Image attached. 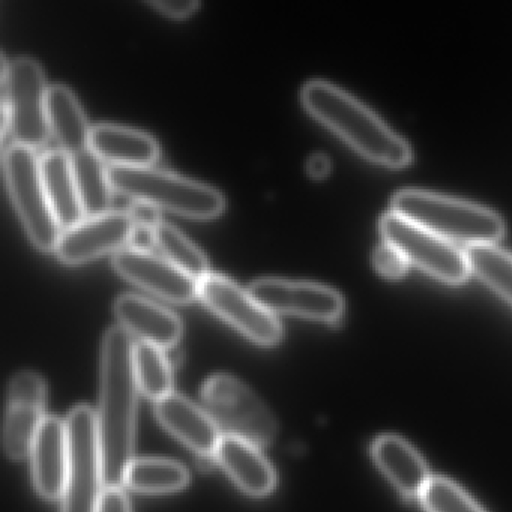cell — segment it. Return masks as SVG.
Returning a JSON list of instances; mask_svg holds the SVG:
<instances>
[{"label":"cell","instance_id":"obj_1","mask_svg":"<svg viewBox=\"0 0 512 512\" xmlns=\"http://www.w3.org/2000/svg\"><path fill=\"white\" fill-rule=\"evenodd\" d=\"M136 344L122 326L109 329L101 349V397L98 413L104 487L124 484L133 461L137 385L134 371Z\"/></svg>","mask_w":512,"mask_h":512},{"label":"cell","instance_id":"obj_2","mask_svg":"<svg viewBox=\"0 0 512 512\" xmlns=\"http://www.w3.org/2000/svg\"><path fill=\"white\" fill-rule=\"evenodd\" d=\"M301 100L314 118L367 160L392 169H401L412 161L409 143L370 107L334 83L310 80L302 86Z\"/></svg>","mask_w":512,"mask_h":512},{"label":"cell","instance_id":"obj_3","mask_svg":"<svg viewBox=\"0 0 512 512\" xmlns=\"http://www.w3.org/2000/svg\"><path fill=\"white\" fill-rule=\"evenodd\" d=\"M392 212L436 233L446 241L469 247L494 245L505 233L502 217L491 209L455 197L422 190L398 191Z\"/></svg>","mask_w":512,"mask_h":512},{"label":"cell","instance_id":"obj_4","mask_svg":"<svg viewBox=\"0 0 512 512\" xmlns=\"http://www.w3.org/2000/svg\"><path fill=\"white\" fill-rule=\"evenodd\" d=\"M109 179L113 190L184 217H217L226 205L217 188L157 167L112 166Z\"/></svg>","mask_w":512,"mask_h":512},{"label":"cell","instance_id":"obj_5","mask_svg":"<svg viewBox=\"0 0 512 512\" xmlns=\"http://www.w3.org/2000/svg\"><path fill=\"white\" fill-rule=\"evenodd\" d=\"M4 173L14 208L35 247L55 250L62 229L56 221L35 149L11 143L4 152Z\"/></svg>","mask_w":512,"mask_h":512},{"label":"cell","instance_id":"obj_6","mask_svg":"<svg viewBox=\"0 0 512 512\" xmlns=\"http://www.w3.org/2000/svg\"><path fill=\"white\" fill-rule=\"evenodd\" d=\"M47 89L43 68L29 56H19L2 79V136L35 149L49 137Z\"/></svg>","mask_w":512,"mask_h":512},{"label":"cell","instance_id":"obj_7","mask_svg":"<svg viewBox=\"0 0 512 512\" xmlns=\"http://www.w3.org/2000/svg\"><path fill=\"white\" fill-rule=\"evenodd\" d=\"M203 404L224 436L265 446L277 434V421L250 388L227 374L211 377L203 386Z\"/></svg>","mask_w":512,"mask_h":512},{"label":"cell","instance_id":"obj_8","mask_svg":"<svg viewBox=\"0 0 512 512\" xmlns=\"http://www.w3.org/2000/svg\"><path fill=\"white\" fill-rule=\"evenodd\" d=\"M65 424L70 461L62 512H95L104 485L97 415L91 407L79 406Z\"/></svg>","mask_w":512,"mask_h":512},{"label":"cell","instance_id":"obj_9","mask_svg":"<svg viewBox=\"0 0 512 512\" xmlns=\"http://www.w3.org/2000/svg\"><path fill=\"white\" fill-rule=\"evenodd\" d=\"M380 233L386 244L400 250L410 265L443 283H464L472 272L466 251L395 212L383 215Z\"/></svg>","mask_w":512,"mask_h":512},{"label":"cell","instance_id":"obj_10","mask_svg":"<svg viewBox=\"0 0 512 512\" xmlns=\"http://www.w3.org/2000/svg\"><path fill=\"white\" fill-rule=\"evenodd\" d=\"M199 298L239 332L262 346H274L283 338V326L248 290L220 274L199 281Z\"/></svg>","mask_w":512,"mask_h":512},{"label":"cell","instance_id":"obj_11","mask_svg":"<svg viewBox=\"0 0 512 512\" xmlns=\"http://www.w3.org/2000/svg\"><path fill=\"white\" fill-rule=\"evenodd\" d=\"M248 292L271 313L293 314L319 322H337L344 313V299L337 290L313 281L259 278Z\"/></svg>","mask_w":512,"mask_h":512},{"label":"cell","instance_id":"obj_12","mask_svg":"<svg viewBox=\"0 0 512 512\" xmlns=\"http://www.w3.org/2000/svg\"><path fill=\"white\" fill-rule=\"evenodd\" d=\"M112 265L125 280L166 301L188 304L199 296V281L176 268L166 257L125 247L113 254Z\"/></svg>","mask_w":512,"mask_h":512},{"label":"cell","instance_id":"obj_13","mask_svg":"<svg viewBox=\"0 0 512 512\" xmlns=\"http://www.w3.org/2000/svg\"><path fill=\"white\" fill-rule=\"evenodd\" d=\"M46 385L32 371H22L11 380L5 416L4 446L8 457L22 460L31 454L44 419Z\"/></svg>","mask_w":512,"mask_h":512},{"label":"cell","instance_id":"obj_14","mask_svg":"<svg viewBox=\"0 0 512 512\" xmlns=\"http://www.w3.org/2000/svg\"><path fill=\"white\" fill-rule=\"evenodd\" d=\"M133 227L127 212L110 211L85 217L76 226L62 230L55 251L62 262L79 265L109 251L121 250Z\"/></svg>","mask_w":512,"mask_h":512},{"label":"cell","instance_id":"obj_15","mask_svg":"<svg viewBox=\"0 0 512 512\" xmlns=\"http://www.w3.org/2000/svg\"><path fill=\"white\" fill-rule=\"evenodd\" d=\"M31 454L38 493L47 500L64 497L70 461L67 424L56 416H46L35 437Z\"/></svg>","mask_w":512,"mask_h":512},{"label":"cell","instance_id":"obj_16","mask_svg":"<svg viewBox=\"0 0 512 512\" xmlns=\"http://www.w3.org/2000/svg\"><path fill=\"white\" fill-rule=\"evenodd\" d=\"M158 421L176 439L202 457H215L223 434L206 410L178 394L167 395L155 404Z\"/></svg>","mask_w":512,"mask_h":512},{"label":"cell","instance_id":"obj_17","mask_svg":"<svg viewBox=\"0 0 512 512\" xmlns=\"http://www.w3.org/2000/svg\"><path fill=\"white\" fill-rule=\"evenodd\" d=\"M122 328L137 335L145 343L169 349L182 335V322L173 311L143 296L125 293L113 305Z\"/></svg>","mask_w":512,"mask_h":512},{"label":"cell","instance_id":"obj_18","mask_svg":"<svg viewBox=\"0 0 512 512\" xmlns=\"http://www.w3.org/2000/svg\"><path fill=\"white\" fill-rule=\"evenodd\" d=\"M371 457L389 482L410 499H419L433 478L421 454L394 434L377 437L371 445Z\"/></svg>","mask_w":512,"mask_h":512},{"label":"cell","instance_id":"obj_19","mask_svg":"<svg viewBox=\"0 0 512 512\" xmlns=\"http://www.w3.org/2000/svg\"><path fill=\"white\" fill-rule=\"evenodd\" d=\"M89 149L113 166H151L160 154L157 140L137 128L116 124L91 127Z\"/></svg>","mask_w":512,"mask_h":512},{"label":"cell","instance_id":"obj_20","mask_svg":"<svg viewBox=\"0 0 512 512\" xmlns=\"http://www.w3.org/2000/svg\"><path fill=\"white\" fill-rule=\"evenodd\" d=\"M215 458L235 484L250 496L262 497L274 490V469L259 446L239 437L223 436Z\"/></svg>","mask_w":512,"mask_h":512},{"label":"cell","instance_id":"obj_21","mask_svg":"<svg viewBox=\"0 0 512 512\" xmlns=\"http://www.w3.org/2000/svg\"><path fill=\"white\" fill-rule=\"evenodd\" d=\"M41 176L49 197L53 214L62 230L70 229L85 218L76 178L73 160L62 149L47 151L40 157Z\"/></svg>","mask_w":512,"mask_h":512},{"label":"cell","instance_id":"obj_22","mask_svg":"<svg viewBox=\"0 0 512 512\" xmlns=\"http://www.w3.org/2000/svg\"><path fill=\"white\" fill-rule=\"evenodd\" d=\"M47 122L50 133L70 157L89 148V128L82 106L68 86L55 83L47 89Z\"/></svg>","mask_w":512,"mask_h":512},{"label":"cell","instance_id":"obj_23","mask_svg":"<svg viewBox=\"0 0 512 512\" xmlns=\"http://www.w3.org/2000/svg\"><path fill=\"white\" fill-rule=\"evenodd\" d=\"M71 160L85 217H97L110 212L113 188L109 169L104 167L103 160L89 148L74 155Z\"/></svg>","mask_w":512,"mask_h":512},{"label":"cell","instance_id":"obj_24","mask_svg":"<svg viewBox=\"0 0 512 512\" xmlns=\"http://www.w3.org/2000/svg\"><path fill=\"white\" fill-rule=\"evenodd\" d=\"M188 470L182 464L163 458L133 460L127 467L124 484L139 493H173L187 487Z\"/></svg>","mask_w":512,"mask_h":512},{"label":"cell","instance_id":"obj_25","mask_svg":"<svg viewBox=\"0 0 512 512\" xmlns=\"http://www.w3.org/2000/svg\"><path fill=\"white\" fill-rule=\"evenodd\" d=\"M134 371L140 391L151 400L160 401L173 394L172 367L161 347L145 341L136 344Z\"/></svg>","mask_w":512,"mask_h":512},{"label":"cell","instance_id":"obj_26","mask_svg":"<svg viewBox=\"0 0 512 512\" xmlns=\"http://www.w3.org/2000/svg\"><path fill=\"white\" fill-rule=\"evenodd\" d=\"M157 248L163 257L194 280L200 281L209 274L205 253L172 224L163 221L157 227Z\"/></svg>","mask_w":512,"mask_h":512},{"label":"cell","instance_id":"obj_27","mask_svg":"<svg viewBox=\"0 0 512 512\" xmlns=\"http://www.w3.org/2000/svg\"><path fill=\"white\" fill-rule=\"evenodd\" d=\"M466 253L472 272L512 304V254L496 245L469 247Z\"/></svg>","mask_w":512,"mask_h":512},{"label":"cell","instance_id":"obj_28","mask_svg":"<svg viewBox=\"0 0 512 512\" xmlns=\"http://www.w3.org/2000/svg\"><path fill=\"white\" fill-rule=\"evenodd\" d=\"M419 500L425 512H485L460 485L443 476H433Z\"/></svg>","mask_w":512,"mask_h":512},{"label":"cell","instance_id":"obj_29","mask_svg":"<svg viewBox=\"0 0 512 512\" xmlns=\"http://www.w3.org/2000/svg\"><path fill=\"white\" fill-rule=\"evenodd\" d=\"M373 265L376 271L379 272L380 275H383V277L398 280V278L406 275L410 263L409 260L403 256V253L397 250L394 245L383 242V244L374 251Z\"/></svg>","mask_w":512,"mask_h":512},{"label":"cell","instance_id":"obj_30","mask_svg":"<svg viewBox=\"0 0 512 512\" xmlns=\"http://www.w3.org/2000/svg\"><path fill=\"white\" fill-rule=\"evenodd\" d=\"M133 226L148 227V229H157L163 221H161V211L157 206L148 202H140L134 200L127 211Z\"/></svg>","mask_w":512,"mask_h":512},{"label":"cell","instance_id":"obj_31","mask_svg":"<svg viewBox=\"0 0 512 512\" xmlns=\"http://www.w3.org/2000/svg\"><path fill=\"white\" fill-rule=\"evenodd\" d=\"M95 512H131L130 500L121 485H109L103 488Z\"/></svg>","mask_w":512,"mask_h":512},{"label":"cell","instance_id":"obj_32","mask_svg":"<svg viewBox=\"0 0 512 512\" xmlns=\"http://www.w3.org/2000/svg\"><path fill=\"white\" fill-rule=\"evenodd\" d=\"M151 7L172 17H185L199 7V0H151Z\"/></svg>","mask_w":512,"mask_h":512},{"label":"cell","instance_id":"obj_33","mask_svg":"<svg viewBox=\"0 0 512 512\" xmlns=\"http://www.w3.org/2000/svg\"><path fill=\"white\" fill-rule=\"evenodd\" d=\"M128 244H130L128 247L134 248V250L152 253V250L157 248V229L134 226Z\"/></svg>","mask_w":512,"mask_h":512},{"label":"cell","instance_id":"obj_34","mask_svg":"<svg viewBox=\"0 0 512 512\" xmlns=\"http://www.w3.org/2000/svg\"><path fill=\"white\" fill-rule=\"evenodd\" d=\"M331 170V161L325 154H313L307 160L308 175L316 179L325 178Z\"/></svg>","mask_w":512,"mask_h":512}]
</instances>
